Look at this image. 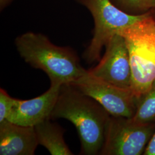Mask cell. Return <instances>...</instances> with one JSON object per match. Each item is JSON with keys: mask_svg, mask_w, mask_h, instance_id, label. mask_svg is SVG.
Listing matches in <instances>:
<instances>
[{"mask_svg": "<svg viewBox=\"0 0 155 155\" xmlns=\"http://www.w3.org/2000/svg\"><path fill=\"white\" fill-rule=\"evenodd\" d=\"M150 5L151 9L155 8V0H150Z\"/></svg>", "mask_w": 155, "mask_h": 155, "instance_id": "cell-17", "label": "cell"}, {"mask_svg": "<svg viewBox=\"0 0 155 155\" xmlns=\"http://www.w3.org/2000/svg\"><path fill=\"white\" fill-rule=\"evenodd\" d=\"M38 145L34 127L0 122V155H35Z\"/></svg>", "mask_w": 155, "mask_h": 155, "instance_id": "cell-9", "label": "cell"}, {"mask_svg": "<svg viewBox=\"0 0 155 155\" xmlns=\"http://www.w3.org/2000/svg\"><path fill=\"white\" fill-rule=\"evenodd\" d=\"M144 154L145 155H155V132L150 139L145 150Z\"/></svg>", "mask_w": 155, "mask_h": 155, "instance_id": "cell-14", "label": "cell"}, {"mask_svg": "<svg viewBox=\"0 0 155 155\" xmlns=\"http://www.w3.org/2000/svg\"><path fill=\"white\" fill-rule=\"evenodd\" d=\"M61 86L51 84L46 92L33 99L15 98L14 106L6 120L22 126L35 127L47 119H51Z\"/></svg>", "mask_w": 155, "mask_h": 155, "instance_id": "cell-8", "label": "cell"}, {"mask_svg": "<svg viewBox=\"0 0 155 155\" xmlns=\"http://www.w3.org/2000/svg\"><path fill=\"white\" fill-rule=\"evenodd\" d=\"M70 84L97 101L112 116L131 118L136 111L139 101L131 90L108 83L90 74L87 70L82 77Z\"/></svg>", "mask_w": 155, "mask_h": 155, "instance_id": "cell-6", "label": "cell"}, {"mask_svg": "<svg viewBox=\"0 0 155 155\" xmlns=\"http://www.w3.org/2000/svg\"><path fill=\"white\" fill-rule=\"evenodd\" d=\"M154 127L149 124H139L130 118L113 116L106 127L105 141L100 155H140L153 135Z\"/></svg>", "mask_w": 155, "mask_h": 155, "instance_id": "cell-5", "label": "cell"}, {"mask_svg": "<svg viewBox=\"0 0 155 155\" xmlns=\"http://www.w3.org/2000/svg\"><path fill=\"white\" fill-rule=\"evenodd\" d=\"M105 47V53L98 64L87 70L88 72L117 87L131 90V68L124 38L120 34H116Z\"/></svg>", "mask_w": 155, "mask_h": 155, "instance_id": "cell-7", "label": "cell"}, {"mask_svg": "<svg viewBox=\"0 0 155 155\" xmlns=\"http://www.w3.org/2000/svg\"><path fill=\"white\" fill-rule=\"evenodd\" d=\"M12 0H0V6L1 9H2L4 7H5L9 2H11Z\"/></svg>", "mask_w": 155, "mask_h": 155, "instance_id": "cell-15", "label": "cell"}, {"mask_svg": "<svg viewBox=\"0 0 155 155\" xmlns=\"http://www.w3.org/2000/svg\"><path fill=\"white\" fill-rule=\"evenodd\" d=\"M86 6L94 20L93 37L85 51L83 58L89 63L100 59L101 52L110 39L118 32L146 16L133 15L123 11L111 0H76Z\"/></svg>", "mask_w": 155, "mask_h": 155, "instance_id": "cell-4", "label": "cell"}, {"mask_svg": "<svg viewBox=\"0 0 155 155\" xmlns=\"http://www.w3.org/2000/svg\"><path fill=\"white\" fill-rule=\"evenodd\" d=\"M139 101L134 116L130 118L136 124H149L155 119V81L150 90Z\"/></svg>", "mask_w": 155, "mask_h": 155, "instance_id": "cell-11", "label": "cell"}, {"mask_svg": "<svg viewBox=\"0 0 155 155\" xmlns=\"http://www.w3.org/2000/svg\"><path fill=\"white\" fill-rule=\"evenodd\" d=\"M15 98L11 97L4 89H0V122L9 116L15 104Z\"/></svg>", "mask_w": 155, "mask_h": 155, "instance_id": "cell-13", "label": "cell"}, {"mask_svg": "<svg viewBox=\"0 0 155 155\" xmlns=\"http://www.w3.org/2000/svg\"><path fill=\"white\" fill-rule=\"evenodd\" d=\"M123 11L133 15H141L151 10L150 0H111Z\"/></svg>", "mask_w": 155, "mask_h": 155, "instance_id": "cell-12", "label": "cell"}, {"mask_svg": "<svg viewBox=\"0 0 155 155\" xmlns=\"http://www.w3.org/2000/svg\"><path fill=\"white\" fill-rule=\"evenodd\" d=\"M108 112L95 100L72 84L61 86L51 118H64L72 122L81 144V154H100L105 141Z\"/></svg>", "mask_w": 155, "mask_h": 155, "instance_id": "cell-1", "label": "cell"}, {"mask_svg": "<svg viewBox=\"0 0 155 155\" xmlns=\"http://www.w3.org/2000/svg\"><path fill=\"white\" fill-rule=\"evenodd\" d=\"M15 43L20 56L33 68L45 72L51 84L72 83L87 72L74 51L54 45L42 34L24 33Z\"/></svg>", "mask_w": 155, "mask_h": 155, "instance_id": "cell-2", "label": "cell"}, {"mask_svg": "<svg viewBox=\"0 0 155 155\" xmlns=\"http://www.w3.org/2000/svg\"><path fill=\"white\" fill-rule=\"evenodd\" d=\"M118 34L124 38L127 47L132 74L131 90L140 101L155 81V22L150 11Z\"/></svg>", "mask_w": 155, "mask_h": 155, "instance_id": "cell-3", "label": "cell"}, {"mask_svg": "<svg viewBox=\"0 0 155 155\" xmlns=\"http://www.w3.org/2000/svg\"><path fill=\"white\" fill-rule=\"evenodd\" d=\"M50 120L47 119L34 127L39 145L45 147L52 155H73L64 140V129Z\"/></svg>", "mask_w": 155, "mask_h": 155, "instance_id": "cell-10", "label": "cell"}, {"mask_svg": "<svg viewBox=\"0 0 155 155\" xmlns=\"http://www.w3.org/2000/svg\"><path fill=\"white\" fill-rule=\"evenodd\" d=\"M150 11L151 15H152V16L153 17V20H154L155 22V8H152Z\"/></svg>", "mask_w": 155, "mask_h": 155, "instance_id": "cell-16", "label": "cell"}]
</instances>
